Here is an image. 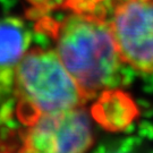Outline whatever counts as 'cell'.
Masks as SVG:
<instances>
[{"mask_svg": "<svg viewBox=\"0 0 153 153\" xmlns=\"http://www.w3.org/2000/svg\"><path fill=\"white\" fill-rule=\"evenodd\" d=\"M33 17L35 30L55 41L56 53L88 99L116 88L123 81V64L109 18L65 11Z\"/></svg>", "mask_w": 153, "mask_h": 153, "instance_id": "6da1fadb", "label": "cell"}, {"mask_svg": "<svg viewBox=\"0 0 153 153\" xmlns=\"http://www.w3.org/2000/svg\"><path fill=\"white\" fill-rule=\"evenodd\" d=\"M14 93L17 116L26 126L42 116L83 107L90 100L56 51L38 47L27 50L17 67Z\"/></svg>", "mask_w": 153, "mask_h": 153, "instance_id": "7a4b0ae2", "label": "cell"}, {"mask_svg": "<svg viewBox=\"0 0 153 153\" xmlns=\"http://www.w3.org/2000/svg\"><path fill=\"white\" fill-rule=\"evenodd\" d=\"M21 153H88L93 134L82 107L42 116L27 125Z\"/></svg>", "mask_w": 153, "mask_h": 153, "instance_id": "3957f363", "label": "cell"}, {"mask_svg": "<svg viewBox=\"0 0 153 153\" xmlns=\"http://www.w3.org/2000/svg\"><path fill=\"white\" fill-rule=\"evenodd\" d=\"M109 23L124 64L153 74V0H120Z\"/></svg>", "mask_w": 153, "mask_h": 153, "instance_id": "277c9868", "label": "cell"}, {"mask_svg": "<svg viewBox=\"0 0 153 153\" xmlns=\"http://www.w3.org/2000/svg\"><path fill=\"white\" fill-rule=\"evenodd\" d=\"M31 34L18 17L0 18V95L14 90L17 67L30 47Z\"/></svg>", "mask_w": 153, "mask_h": 153, "instance_id": "5b68a950", "label": "cell"}, {"mask_svg": "<svg viewBox=\"0 0 153 153\" xmlns=\"http://www.w3.org/2000/svg\"><path fill=\"white\" fill-rule=\"evenodd\" d=\"M94 118L101 125L111 129H123L136 115V107L125 93L115 88L102 92L92 110Z\"/></svg>", "mask_w": 153, "mask_h": 153, "instance_id": "8992f818", "label": "cell"}, {"mask_svg": "<svg viewBox=\"0 0 153 153\" xmlns=\"http://www.w3.org/2000/svg\"><path fill=\"white\" fill-rule=\"evenodd\" d=\"M31 5L28 16L33 18L57 10L77 14H91L109 18L111 11L120 0H27Z\"/></svg>", "mask_w": 153, "mask_h": 153, "instance_id": "52a82bcc", "label": "cell"}, {"mask_svg": "<svg viewBox=\"0 0 153 153\" xmlns=\"http://www.w3.org/2000/svg\"><path fill=\"white\" fill-rule=\"evenodd\" d=\"M93 153H140L137 152V149L133 148L128 142L125 143H112L105 144L100 146Z\"/></svg>", "mask_w": 153, "mask_h": 153, "instance_id": "ba28073f", "label": "cell"}, {"mask_svg": "<svg viewBox=\"0 0 153 153\" xmlns=\"http://www.w3.org/2000/svg\"><path fill=\"white\" fill-rule=\"evenodd\" d=\"M18 153H21V151H19V152H18Z\"/></svg>", "mask_w": 153, "mask_h": 153, "instance_id": "9c48e42d", "label": "cell"}]
</instances>
